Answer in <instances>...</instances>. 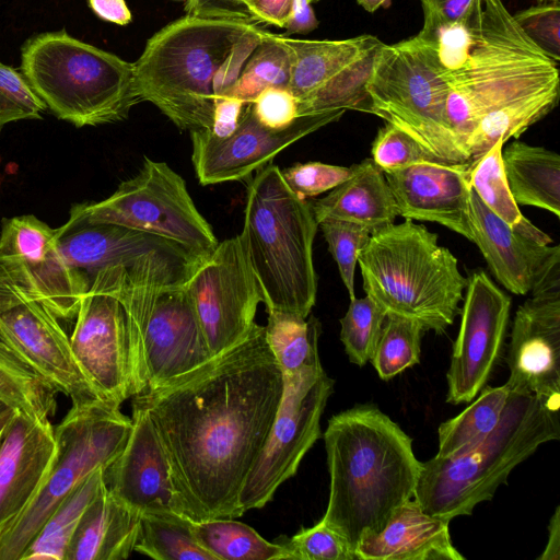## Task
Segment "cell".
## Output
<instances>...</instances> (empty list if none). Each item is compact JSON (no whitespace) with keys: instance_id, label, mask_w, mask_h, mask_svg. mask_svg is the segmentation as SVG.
Segmentation results:
<instances>
[{"instance_id":"6da1fadb","label":"cell","mask_w":560,"mask_h":560,"mask_svg":"<svg viewBox=\"0 0 560 560\" xmlns=\"http://www.w3.org/2000/svg\"><path fill=\"white\" fill-rule=\"evenodd\" d=\"M283 392L281 369L254 324L198 368L132 396L165 452L175 512L194 522L235 518L241 490L269 435Z\"/></svg>"},{"instance_id":"7a4b0ae2","label":"cell","mask_w":560,"mask_h":560,"mask_svg":"<svg viewBox=\"0 0 560 560\" xmlns=\"http://www.w3.org/2000/svg\"><path fill=\"white\" fill-rule=\"evenodd\" d=\"M447 85L446 120L469 162L518 138L560 95L559 62L521 28L502 0H474L464 20L417 34Z\"/></svg>"},{"instance_id":"3957f363","label":"cell","mask_w":560,"mask_h":560,"mask_svg":"<svg viewBox=\"0 0 560 560\" xmlns=\"http://www.w3.org/2000/svg\"><path fill=\"white\" fill-rule=\"evenodd\" d=\"M266 33L246 18L186 14L171 22L133 62L141 102L182 130L210 129L215 100L236 82Z\"/></svg>"},{"instance_id":"277c9868","label":"cell","mask_w":560,"mask_h":560,"mask_svg":"<svg viewBox=\"0 0 560 560\" xmlns=\"http://www.w3.org/2000/svg\"><path fill=\"white\" fill-rule=\"evenodd\" d=\"M330 477L322 521L355 546L413 498L421 463L412 440L373 405L331 417L324 433Z\"/></svg>"},{"instance_id":"5b68a950","label":"cell","mask_w":560,"mask_h":560,"mask_svg":"<svg viewBox=\"0 0 560 560\" xmlns=\"http://www.w3.org/2000/svg\"><path fill=\"white\" fill-rule=\"evenodd\" d=\"M559 407L560 398L510 390L498 425L479 445L421 463L413 499L433 516L470 515L539 445L560 438Z\"/></svg>"},{"instance_id":"8992f818","label":"cell","mask_w":560,"mask_h":560,"mask_svg":"<svg viewBox=\"0 0 560 560\" xmlns=\"http://www.w3.org/2000/svg\"><path fill=\"white\" fill-rule=\"evenodd\" d=\"M318 223L312 203L268 164L250 180L241 233L267 311L306 318L315 304L313 243Z\"/></svg>"},{"instance_id":"52a82bcc","label":"cell","mask_w":560,"mask_h":560,"mask_svg":"<svg viewBox=\"0 0 560 560\" xmlns=\"http://www.w3.org/2000/svg\"><path fill=\"white\" fill-rule=\"evenodd\" d=\"M438 234L406 220L370 235L358 256L368 296L386 314L413 319L443 334L453 324L467 279Z\"/></svg>"},{"instance_id":"ba28073f","label":"cell","mask_w":560,"mask_h":560,"mask_svg":"<svg viewBox=\"0 0 560 560\" xmlns=\"http://www.w3.org/2000/svg\"><path fill=\"white\" fill-rule=\"evenodd\" d=\"M21 72L57 118L79 128L122 121L141 102L133 62L66 30L28 38Z\"/></svg>"},{"instance_id":"9c48e42d","label":"cell","mask_w":560,"mask_h":560,"mask_svg":"<svg viewBox=\"0 0 560 560\" xmlns=\"http://www.w3.org/2000/svg\"><path fill=\"white\" fill-rule=\"evenodd\" d=\"M369 112L441 162H469L446 120L447 85L418 35L380 50L368 86Z\"/></svg>"},{"instance_id":"30bf717a","label":"cell","mask_w":560,"mask_h":560,"mask_svg":"<svg viewBox=\"0 0 560 560\" xmlns=\"http://www.w3.org/2000/svg\"><path fill=\"white\" fill-rule=\"evenodd\" d=\"M54 429L57 457L50 475L32 505L0 538V560H20L61 501L94 470L106 468L118 456L131 432V418L120 406L103 399L71 402Z\"/></svg>"},{"instance_id":"8fae6325","label":"cell","mask_w":560,"mask_h":560,"mask_svg":"<svg viewBox=\"0 0 560 560\" xmlns=\"http://www.w3.org/2000/svg\"><path fill=\"white\" fill-rule=\"evenodd\" d=\"M115 292L127 314L132 396L212 358L184 287Z\"/></svg>"},{"instance_id":"7c38bea8","label":"cell","mask_w":560,"mask_h":560,"mask_svg":"<svg viewBox=\"0 0 560 560\" xmlns=\"http://www.w3.org/2000/svg\"><path fill=\"white\" fill-rule=\"evenodd\" d=\"M83 223H110L175 241L208 257L218 238L194 203L184 178L165 162L144 158L139 172L101 201L74 205L68 229Z\"/></svg>"},{"instance_id":"4fadbf2b","label":"cell","mask_w":560,"mask_h":560,"mask_svg":"<svg viewBox=\"0 0 560 560\" xmlns=\"http://www.w3.org/2000/svg\"><path fill=\"white\" fill-rule=\"evenodd\" d=\"M61 250L88 290L103 270L126 273L138 289L184 287L207 258L162 236L110 223L58 228Z\"/></svg>"},{"instance_id":"5bb4252c","label":"cell","mask_w":560,"mask_h":560,"mask_svg":"<svg viewBox=\"0 0 560 560\" xmlns=\"http://www.w3.org/2000/svg\"><path fill=\"white\" fill-rule=\"evenodd\" d=\"M283 376V392L267 442L240 493L242 514L264 508L296 474L320 435V418L334 389L323 366Z\"/></svg>"},{"instance_id":"9a60e30c","label":"cell","mask_w":560,"mask_h":560,"mask_svg":"<svg viewBox=\"0 0 560 560\" xmlns=\"http://www.w3.org/2000/svg\"><path fill=\"white\" fill-rule=\"evenodd\" d=\"M279 36L290 52L288 89L299 101V117L369 112L366 86L384 46L380 38L370 34L338 40Z\"/></svg>"},{"instance_id":"2e32d148","label":"cell","mask_w":560,"mask_h":560,"mask_svg":"<svg viewBox=\"0 0 560 560\" xmlns=\"http://www.w3.org/2000/svg\"><path fill=\"white\" fill-rule=\"evenodd\" d=\"M59 320L0 264V341L71 402L102 399L77 363Z\"/></svg>"},{"instance_id":"e0dca14e","label":"cell","mask_w":560,"mask_h":560,"mask_svg":"<svg viewBox=\"0 0 560 560\" xmlns=\"http://www.w3.org/2000/svg\"><path fill=\"white\" fill-rule=\"evenodd\" d=\"M184 288L212 357L247 336L262 302L241 234L219 242Z\"/></svg>"},{"instance_id":"ac0fdd59","label":"cell","mask_w":560,"mask_h":560,"mask_svg":"<svg viewBox=\"0 0 560 560\" xmlns=\"http://www.w3.org/2000/svg\"><path fill=\"white\" fill-rule=\"evenodd\" d=\"M118 287L96 276L82 295L70 338L74 359L98 396L120 406L132 397L127 314Z\"/></svg>"},{"instance_id":"d6986e66","label":"cell","mask_w":560,"mask_h":560,"mask_svg":"<svg viewBox=\"0 0 560 560\" xmlns=\"http://www.w3.org/2000/svg\"><path fill=\"white\" fill-rule=\"evenodd\" d=\"M515 314L506 363L509 390L560 398V259L532 287Z\"/></svg>"},{"instance_id":"ffe728a7","label":"cell","mask_w":560,"mask_h":560,"mask_svg":"<svg viewBox=\"0 0 560 560\" xmlns=\"http://www.w3.org/2000/svg\"><path fill=\"white\" fill-rule=\"evenodd\" d=\"M0 264L59 319L75 317L88 285L66 259L56 229L32 214L3 219Z\"/></svg>"},{"instance_id":"44dd1931","label":"cell","mask_w":560,"mask_h":560,"mask_svg":"<svg viewBox=\"0 0 560 560\" xmlns=\"http://www.w3.org/2000/svg\"><path fill=\"white\" fill-rule=\"evenodd\" d=\"M511 298L480 270L467 280L457 338L446 373L447 402H470L498 364L506 335Z\"/></svg>"},{"instance_id":"7402d4cb","label":"cell","mask_w":560,"mask_h":560,"mask_svg":"<svg viewBox=\"0 0 560 560\" xmlns=\"http://www.w3.org/2000/svg\"><path fill=\"white\" fill-rule=\"evenodd\" d=\"M343 113L300 116L289 127L273 130L262 126L248 103L229 137L218 138L208 129L190 131L191 161L201 185L236 182L267 165L278 153Z\"/></svg>"},{"instance_id":"603a6c76","label":"cell","mask_w":560,"mask_h":560,"mask_svg":"<svg viewBox=\"0 0 560 560\" xmlns=\"http://www.w3.org/2000/svg\"><path fill=\"white\" fill-rule=\"evenodd\" d=\"M55 425L16 411L0 441V538L40 493L57 457Z\"/></svg>"},{"instance_id":"cb8c5ba5","label":"cell","mask_w":560,"mask_h":560,"mask_svg":"<svg viewBox=\"0 0 560 560\" xmlns=\"http://www.w3.org/2000/svg\"><path fill=\"white\" fill-rule=\"evenodd\" d=\"M471 162L424 161L384 173L406 220L439 223L472 242L468 192Z\"/></svg>"},{"instance_id":"d4e9b609","label":"cell","mask_w":560,"mask_h":560,"mask_svg":"<svg viewBox=\"0 0 560 560\" xmlns=\"http://www.w3.org/2000/svg\"><path fill=\"white\" fill-rule=\"evenodd\" d=\"M103 475L106 489L140 514L175 512V493L165 452L148 412L135 402L128 441L104 468Z\"/></svg>"},{"instance_id":"484cf974","label":"cell","mask_w":560,"mask_h":560,"mask_svg":"<svg viewBox=\"0 0 560 560\" xmlns=\"http://www.w3.org/2000/svg\"><path fill=\"white\" fill-rule=\"evenodd\" d=\"M472 242L479 247L497 280L511 293L525 295L558 255V245L549 247L515 232L495 215L475 190L468 192Z\"/></svg>"},{"instance_id":"4316f807","label":"cell","mask_w":560,"mask_h":560,"mask_svg":"<svg viewBox=\"0 0 560 560\" xmlns=\"http://www.w3.org/2000/svg\"><path fill=\"white\" fill-rule=\"evenodd\" d=\"M450 521L433 516L412 498L394 511L378 533L364 534L358 560H465L453 545Z\"/></svg>"},{"instance_id":"83f0119b","label":"cell","mask_w":560,"mask_h":560,"mask_svg":"<svg viewBox=\"0 0 560 560\" xmlns=\"http://www.w3.org/2000/svg\"><path fill=\"white\" fill-rule=\"evenodd\" d=\"M351 167L347 180L326 197L311 202L317 223L325 219L350 221L371 233L394 223L398 211L384 172L372 159Z\"/></svg>"},{"instance_id":"f1b7e54d","label":"cell","mask_w":560,"mask_h":560,"mask_svg":"<svg viewBox=\"0 0 560 560\" xmlns=\"http://www.w3.org/2000/svg\"><path fill=\"white\" fill-rule=\"evenodd\" d=\"M141 514L105 489L90 504L66 560H124L135 551Z\"/></svg>"},{"instance_id":"f546056e","label":"cell","mask_w":560,"mask_h":560,"mask_svg":"<svg viewBox=\"0 0 560 560\" xmlns=\"http://www.w3.org/2000/svg\"><path fill=\"white\" fill-rule=\"evenodd\" d=\"M505 177L517 205L560 215V156L544 147L514 141L502 151Z\"/></svg>"},{"instance_id":"4dcf8cb0","label":"cell","mask_w":560,"mask_h":560,"mask_svg":"<svg viewBox=\"0 0 560 560\" xmlns=\"http://www.w3.org/2000/svg\"><path fill=\"white\" fill-rule=\"evenodd\" d=\"M104 468L80 482L52 511L20 560H66L70 541L90 504L105 489Z\"/></svg>"},{"instance_id":"1f68e13d","label":"cell","mask_w":560,"mask_h":560,"mask_svg":"<svg viewBox=\"0 0 560 560\" xmlns=\"http://www.w3.org/2000/svg\"><path fill=\"white\" fill-rule=\"evenodd\" d=\"M504 141L499 139L478 160L471 162L469 185L495 215L515 232L540 245H548L551 237L525 218L510 190L503 162Z\"/></svg>"},{"instance_id":"d6a6232c","label":"cell","mask_w":560,"mask_h":560,"mask_svg":"<svg viewBox=\"0 0 560 560\" xmlns=\"http://www.w3.org/2000/svg\"><path fill=\"white\" fill-rule=\"evenodd\" d=\"M510 390L504 384L485 387L476 400L438 429V457H456L479 445L498 425Z\"/></svg>"},{"instance_id":"836d02e7","label":"cell","mask_w":560,"mask_h":560,"mask_svg":"<svg viewBox=\"0 0 560 560\" xmlns=\"http://www.w3.org/2000/svg\"><path fill=\"white\" fill-rule=\"evenodd\" d=\"M267 342L281 369L282 375H292L305 368L319 366L318 338L320 323L291 313L268 312L265 326Z\"/></svg>"},{"instance_id":"e575fe53","label":"cell","mask_w":560,"mask_h":560,"mask_svg":"<svg viewBox=\"0 0 560 560\" xmlns=\"http://www.w3.org/2000/svg\"><path fill=\"white\" fill-rule=\"evenodd\" d=\"M135 551L155 560H215L198 544L192 521L174 511L141 514Z\"/></svg>"},{"instance_id":"d590c367","label":"cell","mask_w":560,"mask_h":560,"mask_svg":"<svg viewBox=\"0 0 560 560\" xmlns=\"http://www.w3.org/2000/svg\"><path fill=\"white\" fill-rule=\"evenodd\" d=\"M198 544L215 560H284L280 542H270L233 518L192 521Z\"/></svg>"},{"instance_id":"8d00e7d4","label":"cell","mask_w":560,"mask_h":560,"mask_svg":"<svg viewBox=\"0 0 560 560\" xmlns=\"http://www.w3.org/2000/svg\"><path fill=\"white\" fill-rule=\"evenodd\" d=\"M57 392L0 341V400L38 420L55 415Z\"/></svg>"},{"instance_id":"74e56055","label":"cell","mask_w":560,"mask_h":560,"mask_svg":"<svg viewBox=\"0 0 560 560\" xmlns=\"http://www.w3.org/2000/svg\"><path fill=\"white\" fill-rule=\"evenodd\" d=\"M291 59L288 47L279 34L267 31L243 67L240 77L223 95L253 103L268 88H288Z\"/></svg>"},{"instance_id":"f35d334b","label":"cell","mask_w":560,"mask_h":560,"mask_svg":"<svg viewBox=\"0 0 560 560\" xmlns=\"http://www.w3.org/2000/svg\"><path fill=\"white\" fill-rule=\"evenodd\" d=\"M423 329L413 319L386 314L371 358L378 376L388 381L419 363Z\"/></svg>"},{"instance_id":"ab89813d","label":"cell","mask_w":560,"mask_h":560,"mask_svg":"<svg viewBox=\"0 0 560 560\" xmlns=\"http://www.w3.org/2000/svg\"><path fill=\"white\" fill-rule=\"evenodd\" d=\"M386 313L370 296L352 299L340 319V340L350 362L363 366L371 360Z\"/></svg>"},{"instance_id":"60d3db41","label":"cell","mask_w":560,"mask_h":560,"mask_svg":"<svg viewBox=\"0 0 560 560\" xmlns=\"http://www.w3.org/2000/svg\"><path fill=\"white\" fill-rule=\"evenodd\" d=\"M280 544L284 560H358L351 544L322 520Z\"/></svg>"},{"instance_id":"b9f144b4","label":"cell","mask_w":560,"mask_h":560,"mask_svg":"<svg viewBox=\"0 0 560 560\" xmlns=\"http://www.w3.org/2000/svg\"><path fill=\"white\" fill-rule=\"evenodd\" d=\"M328 244V250L337 262L338 270L350 300L354 299V270L358 256L368 243L371 231L358 223L325 219L318 223Z\"/></svg>"},{"instance_id":"7bdbcfd3","label":"cell","mask_w":560,"mask_h":560,"mask_svg":"<svg viewBox=\"0 0 560 560\" xmlns=\"http://www.w3.org/2000/svg\"><path fill=\"white\" fill-rule=\"evenodd\" d=\"M46 109L23 73L0 62V132L9 122L42 119Z\"/></svg>"},{"instance_id":"ee69618b","label":"cell","mask_w":560,"mask_h":560,"mask_svg":"<svg viewBox=\"0 0 560 560\" xmlns=\"http://www.w3.org/2000/svg\"><path fill=\"white\" fill-rule=\"evenodd\" d=\"M372 160L384 173L424 161H438L409 136L387 122L380 128L372 143Z\"/></svg>"},{"instance_id":"f6af8a7d","label":"cell","mask_w":560,"mask_h":560,"mask_svg":"<svg viewBox=\"0 0 560 560\" xmlns=\"http://www.w3.org/2000/svg\"><path fill=\"white\" fill-rule=\"evenodd\" d=\"M281 174L288 187L299 198L307 200L347 180L352 174V167L306 162L281 170Z\"/></svg>"},{"instance_id":"bcb514c9","label":"cell","mask_w":560,"mask_h":560,"mask_svg":"<svg viewBox=\"0 0 560 560\" xmlns=\"http://www.w3.org/2000/svg\"><path fill=\"white\" fill-rule=\"evenodd\" d=\"M527 36L555 61H560V7L558 2L534 5L513 14Z\"/></svg>"},{"instance_id":"7dc6e473","label":"cell","mask_w":560,"mask_h":560,"mask_svg":"<svg viewBox=\"0 0 560 560\" xmlns=\"http://www.w3.org/2000/svg\"><path fill=\"white\" fill-rule=\"evenodd\" d=\"M252 110L262 126L281 130L299 117V101L288 88H268L253 101Z\"/></svg>"},{"instance_id":"c3c4849f","label":"cell","mask_w":560,"mask_h":560,"mask_svg":"<svg viewBox=\"0 0 560 560\" xmlns=\"http://www.w3.org/2000/svg\"><path fill=\"white\" fill-rule=\"evenodd\" d=\"M423 9V31L452 25L465 19L474 0H420Z\"/></svg>"},{"instance_id":"681fc988","label":"cell","mask_w":560,"mask_h":560,"mask_svg":"<svg viewBox=\"0 0 560 560\" xmlns=\"http://www.w3.org/2000/svg\"><path fill=\"white\" fill-rule=\"evenodd\" d=\"M247 104L248 103L231 96L217 98L212 126L208 130L218 138L229 137L236 129L242 113Z\"/></svg>"},{"instance_id":"f907efd6","label":"cell","mask_w":560,"mask_h":560,"mask_svg":"<svg viewBox=\"0 0 560 560\" xmlns=\"http://www.w3.org/2000/svg\"><path fill=\"white\" fill-rule=\"evenodd\" d=\"M292 0H246L245 9L257 23L283 27Z\"/></svg>"},{"instance_id":"816d5d0a","label":"cell","mask_w":560,"mask_h":560,"mask_svg":"<svg viewBox=\"0 0 560 560\" xmlns=\"http://www.w3.org/2000/svg\"><path fill=\"white\" fill-rule=\"evenodd\" d=\"M185 11L196 16L250 19L236 0H189L185 4Z\"/></svg>"},{"instance_id":"f5cc1de1","label":"cell","mask_w":560,"mask_h":560,"mask_svg":"<svg viewBox=\"0 0 560 560\" xmlns=\"http://www.w3.org/2000/svg\"><path fill=\"white\" fill-rule=\"evenodd\" d=\"M318 20L308 0H292L287 18L284 36L291 34H306L318 26Z\"/></svg>"},{"instance_id":"db71d44e","label":"cell","mask_w":560,"mask_h":560,"mask_svg":"<svg viewBox=\"0 0 560 560\" xmlns=\"http://www.w3.org/2000/svg\"><path fill=\"white\" fill-rule=\"evenodd\" d=\"M92 11L102 20L127 25L132 16L125 0H88Z\"/></svg>"},{"instance_id":"11a10c76","label":"cell","mask_w":560,"mask_h":560,"mask_svg":"<svg viewBox=\"0 0 560 560\" xmlns=\"http://www.w3.org/2000/svg\"><path fill=\"white\" fill-rule=\"evenodd\" d=\"M548 540L538 560L560 559V506H557L548 526Z\"/></svg>"},{"instance_id":"9f6ffc18","label":"cell","mask_w":560,"mask_h":560,"mask_svg":"<svg viewBox=\"0 0 560 560\" xmlns=\"http://www.w3.org/2000/svg\"><path fill=\"white\" fill-rule=\"evenodd\" d=\"M357 2L365 11L373 13L381 7H387L390 0H357Z\"/></svg>"},{"instance_id":"6f0895ef","label":"cell","mask_w":560,"mask_h":560,"mask_svg":"<svg viewBox=\"0 0 560 560\" xmlns=\"http://www.w3.org/2000/svg\"><path fill=\"white\" fill-rule=\"evenodd\" d=\"M18 410L0 400V429L4 428Z\"/></svg>"},{"instance_id":"680465c9","label":"cell","mask_w":560,"mask_h":560,"mask_svg":"<svg viewBox=\"0 0 560 560\" xmlns=\"http://www.w3.org/2000/svg\"><path fill=\"white\" fill-rule=\"evenodd\" d=\"M236 2L240 4V7L247 13L246 9H245V2L246 0H236ZM248 14V13H247ZM249 16V15H248Z\"/></svg>"},{"instance_id":"91938a15","label":"cell","mask_w":560,"mask_h":560,"mask_svg":"<svg viewBox=\"0 0 560 560\" xmlns=\"http://www.w3.org/2000/svg\"><path fill=\"white\" fill-rule=\"evenodd\" d=\"M539 2H545V1H549V2H558V0H537Z\"/></svg>"},{"instance_id":"94428289","label":"cell","mask_w":560,"mask_h":560,"mask_svg":"<svg viewBox=\"0 0 560 560\" xmlns=\"http://www.w3.org/2000/svg\"><path fill=\"white\" fill-rule=\"evenodd\" d=\"M7 425H8V424H7ZM7 425H5V427H7ZM5 427H4V428H2V429H0V441H1L2 433H3L4 429H5Z\"/></svg>"},{"instance_id":"6125c7cd","label":"cell","mask_w":560,"mask_h":560,"mask_svg":"<svg viewBox=\"0 0 560 560\" xmlns=\"http://www.w3.org/2000/svg\"><path fill=\"white\" fill-rule=\"evenodd\" d=\"M308 1H310V2L312 3V2H316V1H319V0H308Z\"/></svg>"},{"instance_id":"be15d7a7","label":"cell","mask_w":560,"mask_h":560,"mask_svg":"<svg viewBox=\"0 0 560 560\" xmlns=\"http://www.w3.org/2000/svg\"><path fill=\"white\" fill-rule=\"evenodd\" d=\"M184 1H186V2H187V1H189V0H184Z\"/></svg>"}]
</instances>
